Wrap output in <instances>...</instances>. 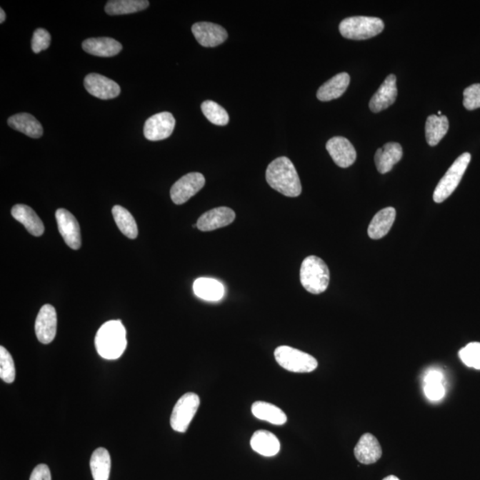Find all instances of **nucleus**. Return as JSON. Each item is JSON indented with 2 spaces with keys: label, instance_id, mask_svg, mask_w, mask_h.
Here are the masks:
<instances>
[{
  "label": "nucleus",
  "instance_id": "a878e982",
  "mask_svg": "<svg viewBox=\"0 0 480 480\" xmlns=\"http://www.w3.org/2000/svg\"><path fill=\"white\" fill-rule=\"evenodd\" d=\"M194 290L196 296L206 301H219L224 296L223 284L213 279H198L194 282Z\"/></svg>",
  "mask_w": 480,
  "mask_h": 480
},
{
  "label": "nucleus",
  "instance_id": "4468645a",
  "mask_svg": "<svg viewBox=\"0 0 480 480\" xmlns=\"http://www.w3.org/2000/svg\"><path fill=\"white\" fill-rule=\"evenodd\" d=\"M192 34L200 45L205 47H216L226 41L228 34L221 25L207 21L192 25Z\"/></svg>",
  "mask_w": 480,
  "mask_h": 480
},
{
  "label": "nucleus",
  "instance_id": "9b49d317",
  "mask_svg": "<svg viewBox=\"0 0 480 480\" xmlns=\"http://www.w3.org/2000/svg\"><path fill=\"white\" fill-rule=\"evenodd\" d=\"M57 329V315L52 305L46 304L40 309L35 322V332L38 340L44 344L52 343Z\"/></svg>",
  "mask_w": 480,
  "mask_h": 480
},
{
  "label": "nucleus",
  "instance_id": "5701e85b",
  "mask_svg": "<svg viewBox=\"0 0 480 480\" xmlns=\"http://www.w3.org/2000/svg\"><path fill=\"white\" fill-rule=\"evenodd\" d=\"M250 445L256 453L267 457L276 456L280 450L279 439L268 431L261 430L254 432L251 438Z\"/></svg>",
  "mask_w": 480,
  "mask_h": 480
},
{
  "label": "nucleus",
  "instance_id": "aec40b11",
  "mask_svg": "<svg viewBox=\"0 0 480 480\" xmlns=\"http://www.w3.org/2000/svg\"><path fill=\"white\" fill-rule=\"evenodd\" d=\"M11 214H12L14 219L20 221L31 235L39 237L44 234L45 227H44L42 221L40 220V218L31 207L23 205V204H18L13 207Z\"/></svg>",
  "mask_w": 480,
  "mask_h": 480
},
{
  "label": "nucleus",
  "instance_id": "9d476101",
  "mask_svg": "<svg viewBox=\"0 0 480 480\" xmlns=\"http://www.w3.org/2000/svg\"><path fill=\"white\" fill-rule=\"evenodd\" d=\"M84 86L87 92L101 100L114 99L121 92L118 83L97 74L87 75L84 79Z\"/></svg>",
  "mask_w": 480,
  "mask_h": 480
},
{
  "label": "nucleus",
  "instance_id": "f3484780",
  "mask_svg": "<svg viewBox=\"0 0 480 480\" xmlns=\"http://www.w3.org/2000/svg\"><path fill=\"white\" fill-rule=\"evenodd\" d=\"M354 454L359 463L372 464L380 459L383 450L379 441L373 434H366L359 439L356 445Z\"/></svg>",
  "mask_w": 480,
  "mask_h": 480
},
{
  "label": "nucleus",
  "instance_id": "c9c22d12",
  "mask_svg": "<svg viewBox=\"0 0 480 480\" xmlns=\"http://www.w3.org/2000/svg\"><path fill=\"white\" fill-rule=\"evenodd\" d=\"M424 392L427 397L431 400H439L445 396V389L441 383L425 384Z\"/></svg>",
  "mask_w": 480,
  "mask_h": 480
},
{
  "label": "nucleus",
  "instance_id": "72a5a7b5",
  "mask_svg": "<svg viewBox=\"0 0 480 480\" xmlns=\"http://www.w3.org/2000/svg\"><path fill=\"white\" fill-rule=\"evenodd\" d=\"M464 105L468 111L480 108V84H474L464 90Z\"/></svg>",
  "mask_w": 480,
  "mask_h": 480
},
{
  "label": "nucleus",
  "instance_id": "1a4fd4ad",
  "mask_svg": "<svg viewBox=\"0 0 480 480\" xmlns=\"http://www.w3.org/2000/svg\"><path fill=\"white\" fill-rule=\"evenodd\" d=\"M176 127V119L170 112H160L151 116L144 124V134L149 141H161L169 138Z\"/></svg>",
  "mask_w": 480,
  "mask_h": 480
},
{
  "label": "nucleus",
  "instance_id": "4c0bfd02",
  "mask_svg": "<svg viewBox=\"0 0 480 480\" xmlns=\"http://www.w3.org/2000/svg\"><path fill=\"white\" fill-rule=\"evenodd\" d=\"M442 374L439 371H431L425 376L424 383L427 384H440L442 381Z\"/></svg>",
  "mask_w": 480,
  "mask_h": 480
},
{
  "label": "nucleus",
  "instance_id": "7c9ffc66",
  "mask_svg": "<svg viewBox=\"0 0 480 480\" xmlns=\"http://www.w3.org/2000/svg\"><path fill=\"white\" fill-rule=\"evenodd\" d=\"M201 110L205 117L214 125L226 126L230 120L225 109L213 101H204L201 104Z\"/></svg>",
  "mask_w": 480,
  "mask_h": 480
},
{
  "label": "nucleus",
  "instance_id": "b1692460",
  "mask_svg": "<svg viewBox=\"0 0 480 480\" xmlns=\"http://www.w3.org/2000/svg\"><path fill=\"white\" fill-rule=\"evenodd\" d=\"M7 123L11 129L26 134L27 136L34 138V139L43 136L44 131L41 124L31 114L14 115L7 120Z\"/></svg>",
  "mask_w": 480,
  "mask_h": 480
},
{
  "label": "nucleus",
  "instance_id": "39448f33",
  "mask_svg": "<svg viewBox=\"0 0 480 480\" xmlns=\"http://www.w3.org/2000/svg\"><path fill=\"white\" fill-rule=\"evenodd\" d=\"M276 360L284 369L294 373H311L318 367L311 355L289 346H279L274 351Z\"/></svg>",
  "mask_w": 480,
  "mask_h": 480
},
{
  "label": "nucleus",
  "instance_id": "2eb2a0df",
  "mask_svg": "<svg viewBox=\"0 0 480 480\" xmlns=\"http://www.w3.org/2000/svg\"><path fill=\"white\" fill-rule=\"evenodd\" d=\"M398 96L397 78L394 74L389 75L381 84L379 89L371 98L369 103L370 110L374 114H378L386 110L395 103Z\"/></svg>",
  "mask_w": 480,
  "mask_h": 480
},
{
  "label": "nucleus",
  "instance_id": "393cba45",
  "mask_svg": "<svg viewBox=\"0 0 480 480\" xmlns=\"http://www.w3.org/2000/svg\"><path fill=\"white\" fill-rule=\"evenodd\" d=\"M449 129V119L446 116H429L425 124V137L430 146H436L446 136Z\"/></svg>",
  "mask_w": 480,
  "mask_h": 480
},
{
  "label": "nucleus",
  "instance_id": "20e7f679",
  "mask_svg": "<svg viewBox=\"0 0 480 480\" xmlns=\"http://www.w3.org/2000/svg\"><path fill=\"white\" fill-rule=\"evenodd\" d=\"M384 21L378 17L354 16L341 21L339 31L343 37L365 40L376 37L384 31Z\"/></svg>",
  "mask_w": 480,
  "mask_h": 480
},
{
  "label": "nucleus",
  "instance_id": "f257e3e1",
  "mask_svg": "<svg viewBox=\"0 0 480 480\" xmlns=\"http://www.w3.org/2000/svg\"><path fill=\"white\" fill-rule=\"evenodd\" d=\"M269 185L286 197L296 198L301 194V184L296 167L289 158L279 157L268 166Z\"/></svg>",
  "mask_w": 480,
  "mask_h": 480
},
{
  "label": "nucleus",
  "instance_id": "6ab92c4d",
  "mask_svg": "<svg viewBox=\"0 0 480 480\" xmlns=\"http://www.w3.org/2000/svg\"><path fill=\"white\" fill-rule=\"evenodd\" d=\"M83 49L92 56L112 57L121 52L123 46L111 38H91L82 43Z\"/></svg>",
  "mask_w": 480,
  "mask_h": 480
},
{
  "label": "nucleus",
  "instance_id": "58836bf2",
  "mask_svg": "<svg viewBox=\"0 0 480 480\" xmlns=\"http://www.w3.org/2000/svg\"><path fill=\"white\" fill-rule=\"evenodd\" d=\"M6 20V13L2 9H0V23L3 24Z\"/></svg>",
  "mask_w": 480,
  "mask_h": 480
},
{
  "label": "nucleus",
  "instance_id": "0eeeda50",
  "mask_svg": "<svg viewBox=\"0 0 480 480\" xmlns=\"http://www.w3.org/2000/svg\"><path fill=\"white\" fill-rule=\"evenodd\" d=\"M199 404V397L194 392H188L181 396L171 414L170 424L174 431L184 434L188 430L192 419L197 414Z\"/></svg>",
  "mask_w": 480,
  "mask_h": 480
},
{
  "label": "nucleus",
  "instance_id": "ea45409f",
  "mask_svg": "<svg viewBox=\"0 0 480 480\" xmlns=\"http://www.w3.org/2000/svg\"><path fill=\"white\" fill-rule=\"evenodd\" d=\"M383 480H400L398 477H396L394 475H391L388 476V477L385 478Z\"/></svg>",
  "mask_w": 480,
  "mask_h": 480
},
{
  "label": "nucleus",
  "instance_id": "cd10ccee",
  "mask_svg": "<svg viewBox=\"0 0 480 480\" xmlns=\"http://www.w3.org/2000/svg\"><path fill=\"white\" fill-rule=\"evenodd\" d=\"M252 414L258 419L266 421L271 424L283 425L287 421L286 414L281 409L267 402H254L252 406Z\"/></svg>",
  "mask_w": 480,
  "mask_h": 480
},
{
  "label": "nucleus",
  "instance_id": "f03ea898",
  "mask_svg": "<svg viewBox=\"0 0 480 480\" xmlns=\"http://www.w3.org/2000/svg\"><path fill=\"white\" fill-rule=\"evenodd\" d=\"M96 347L105 359L121 357L126 348V332L120 320H111L100 327L96 336Z\"/></svg>",
  "mask_w": 480,
  "mask_h": 480
},
{
  "label": "nucleus",
  "instance_id": "c756f323",
  "mask_svg": "<svg viewBox=\"0 0 480 480\" xmlns=\"http://www.w3.org/2000/svg\"><path fill=\"white\" fill-rule=\"evenodd\" d=\"M114 220L120 231L130 239H136L138 228L132 214L121 206H115L112 209Z\"/></svg>",
  "mask_w": 480,
  "mask_h": 480
},
{
  "label": "nucleus",
  "instance_id": "473e14b6",
  "mask_svg": "<svg viewBox=\"0 0 480 480\" xmlns=\"http://www.w3.org/2000/svg\"><path fill=\"white\" fill-rule=\"evenodd\" d=\"M459 357L464 365L480 370V344H469L459 351Z\"/></svg>",
  "mask_w": 480,
  "mask_h": 480
},
{
  "label": "nucleus",
  "instance_id": "e433bc0d",
  "mask_svg": "<svg viewBox=\"0 0 480 480\" xmlns=\"http://www.w3.org/2000/svg\"><path fill=\"white\" fill-rule=\"evenodd\" d=\"M30 480H52L51 472L46 464H39L32 471Z\"/></svg>",
  "mask_w": 480,
  "mask_h": 480
},
{
  "label": "nucleus",
  "instance_id": "f8f14e48",
  "mask_svg": "<svg viewBox=\"0 0 480 480\" xmlns=\"http://www.w3.org/2000/svg\"><path fill=\"white\" fill-rule=\"evenodd\" d=\"M326 148L334 163L341 169H347L354 165L357 159V152L354 145L346 138L341 136L331 138L327 141Z\"/></svg>",
  "mask_w": 480,
  "mask_h": 480
},
{
  "label": "nucleus",
  "instance_id": "423d86ee",
  "mask_svg": "<svg viewBox=\"0 0 480 480\" xmlns=\"http://www.w3.org/2000/svg\"><path fill=\"white\" fill-rule=\"evenodd\" d=\"M471 154L466 152V154H461L449 167V169L447 170L445 176L439 181L437 187L435 189L434 199L436 203L445 201L456 191L461 180L463 179L465 171H466L469 164L471 162Z\"/></svg>",
  "mask_w": 480,
  "mask_h": 480
},
{
  "label": "nucleus",
  "instance_id": "dca6fc26",
  "mask_svg": "<svg viewBox=\"0 0 480 480\" xmlns=\"http://www.w3.org/2000/svg\"><path fill=\"white\" fill-rule=\"evenodd\" d=\"M235 217L234 211L229 207H216V209L207 211L199 217L197 227L201 231H212L228 226L234 223Z\"/></svg>",
  "mask_w": 480,
  "mask_h": 480
},
{
  "label": "nucleus",
  "instance_id": "c85d7f7f",
  "mask_svg": "<svg viewBox=\"0 0 480 480\" xmlns=\"http://www.w3.org/2000/svg\"><path fill=\"white\" fill-rule=\"evenodd\" d=\"M150 5L147 0H111L105 6V12L110 16H121L139 12Z\"/></svg>",
  "mask_w": 480,
  "mask_h": 480
},
{
  "label": "nucleus",
  "instance_id": "bb28decb",
  "mask_svg": "<svg viewBox=\"0 0 480 480\" xmlns=\"http://www.w3.org/2000/svg\"><path fill=\"white\" fill-rule=\"evenodd\" d=\"M90 468L94 480H109L110 478L111 460L110 453L104 447H99L91 456Z\"/></svg>",
  "mask_w": 480,
  "mask_h": 480
},
{
  "label": "nucleus",
  "instance_id": "ddd939ff",
  "mask_svg": "<svg viewBox=\"0 0 480 480\" xmlns=\"http://www.w3.org/2000/svg\"><path fill=\"white\" fill-rule=\"evenodd\" d=\"M56 218L58 228L65 243L71 249L78 250L81 246V234L77 219L68 210L60 209L56 211Z\"/></svg>",
  "mask_w": 480,
  "mask_h": 480
},
{
  "label": "nucleus",
  "instance_id": "6e6552de",
  "mask_svg": "<svg viewBox=\"0 0 480 480\" xmlns=\"http://www.w3.org/2000/svg\"><path fill=\"white\" fill-rule=\"evenodd\" d=\"M206 179L202 174L190 173L185 174L171 188L170 195L176 205H183L205 186Z\"/></svg>",
  "mask_w": 480,
  "mask_h": 480
},
{
  "label": "nucleus",
  "instance_id": "a211bd4d",
  "mask_svg": "<svg viewBox=\"0 0 480 480\" xmlns=\"http://www.w3.org/2000/svg\"><path fill=\"white\" fill-rule=\"evenodd\" d=\"M402 156V147L398 143H388L384 144V147L378 149L374 155V163L378 172L381 174L390 172L396 164L401 160Z\"/></svg>",
  "mask_w": 480,
  "mask_h": 480
},
{
  "label": "nucleus",
  "instance_id": "412c9836",
  "mask_svg": "<svg viewBox=\"0 0 480 480\" xmlns=\"http://www.w3.org/2000/svg\"><path fill=\"white\" fill-rule=\"evenodd\" d=\"M350 75L346 72L334 76L319 87L317 97L319 101H329L341 97L350 85Z\"/></svg>",
  "mask_w": 480,
  "mask_h": 480
},
{
  "label": "nucleus",
  "instance_id": "7ed1b4c3",
  "mask_svg": "<svg viewBox=\"0 0 480 480\" xmlns=\"http://www.w3.org/2000/svg\"><path fill=\"white\" fill-rule=\"evenodd\" d=\"M301 285L309 293L319 294L327 289L330 274L325 261L315 256L305 258L300 271Z\"/></svg>",
  "mask_w": 480,
  "mask_h": 480
},
{
  "label": "nucleus",
  "instance_id": "4be33fe9",
  "mask_svg": "<svg viewBox=\"0 0 480 480\" xmlns=\"http://www.w3.org/2000/svg\"><path fill=\"white\" fill-rule=\"evenodd\" d=\"M396 218V210L394 207L381 209L371 221L367 234L372 239H380L388 234L394 225Z\"/></svg>",
  "mask_w": 480,
  "mask_h": 480
},
{
  "label": "nucleus",
  "instance_id": "2f4dec72",
  "mask_svg": "<svg viewBox=\"0 0 480 480\" xmlns=\"http://www.w3.org/2000/svg\"><path fill=\"white\" fill-rule=\"evenodd\" d=\"M0 378L6 384L14 383L16 379V366L12 356L6 348L0 347Z\"/></svg>",
  "mask_w": 480,
  "mask_h": 480
},
{
  "label": "nucleus",
  "instance_id": "f704fd0d",
  "mask_svg": "<svg viewBox=\"0 0 480 480\" xmlns=\"http://www.w3.org/2000/svg\"><path fill=\"white\" fill-rule=\"evenodd\" d=\"M51 43V35L45 29L39 28L34 31L31 39V49L35 54L42 52L49 49Z\"/></svg>",
  "mask_w": 480,
  "mask_h": 480
}]
</instances>
